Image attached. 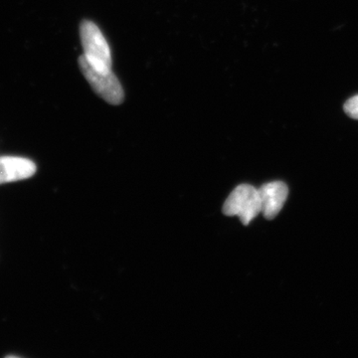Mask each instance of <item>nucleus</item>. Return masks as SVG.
I'll list each match as a JSON object with an SVG mask.
<instances>
[{"label":"nucleus","instance_id":"obj_1","mask_svg":"<svg viewBox=\"0 0 358 358\" xmlns=\"http://www.w3.org/2000/svg\"><path fill=\"white\" fill-rule=\"evenodd\" d=\"M80 36L84 56L90 64L98 70H112L110 46L98 26L92 21H83L80 26Z\"/></svg>","mask_w":358,"mask_h":358},{"label":"nucleus","instance_id":"obj_2","mask_svg":"<svg viewBox=\"0 0 358 358\" xmlns=\"http://www.w3.org/2000/svg\"><path fill=\"white\" fill-rule=\"evenodd\" d=\"M79 66L94 91L106 102L120 105L124 101V90L112 70L101 71L90 64L84 55L80 56Z\"/></svg>","mask_w":358,"mask_h":358},{"label":"nucleus","instance_id":"obj_3","mask_svg":"<svg viewBox=\"0 0 358 358\" xmlns=\"http://www.w3.org/2000/svg\"><path fill=\"white\" fill-rule=\"evenodd\" d=\"M223 212L227 216H238L244 225H249L261 213L259 190L249 185L237 186L226 199Z\"/></svg>","mask_w":358,"mask_h":358},{"label":"nucleus","instance_id":"obj_4","mask_svg":"<svg viewBox=\"0 0 358 358\" xmlns=\"http://www.w3.org/2000/svg\"><path fill=\"white\" fill-rule=\"evenodd\" d=\"M258 190L261 199V213L268 220H272L282 210L288 199V186L282 181H274L263 185Z\"/></svg>","mask_w":358,"mask_h":358},{"label":"nucleus","instance_id":"obj_5","mask_svg":"<svg viewBox=\"0 0 358 358\" xmlns=\"http://www.w3.org/2000/svg\"><path fill=\"white\" fill-rule=\"evenodd\" d=\"M36 173L34 162L23 157H0V185L32 178Z\"/></svg>","mask_w":358,"mask_h":358},{"label":"nucleus","instance_id":"obj_6","mask_svg":"<svg viewBox=\"0 0 358 358\" xmlns=\"http://www.w3.org/2000/svg\"><path fill=\"white\" fill-rule=\"evenodd\" d=\"M345 114L352 119L358 120V95L353 96L348 99L343 106Z\"/></svg>","mask_w":358,"mask_h":358}]
</instances>
